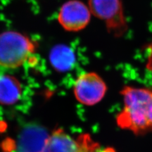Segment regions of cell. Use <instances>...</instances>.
<instances>
[{
	"label": "cell",
	"mask_w": 152,
	"mask_h": 152,
	"mask_svg": "<svg viewBox=\"0 0 152 152\" xmlns=\"http://www.w3.org/2000/svg\"><path fill=\"white\" fill-rule=\"evenodd\" d=\"M22 86L19 80L13 75L0 74V104L13 105L20 100Z\"/></svg>",
	"instance_id": "obj_8"
},
{
	"label": "cell",
	"mask_w": 152,
	"mask_h": 152,
	"mask_svg": "<svg viewBox=\"0 0 152 152\" xmlns=\"http://www.w3.org/2000/svg\"><path fill=\"white\" fill-rule=\"evenodd\" d=\"M49 134L36 124L26 126L20 132L17 142V152H41Z\"/></svg>",
	"instance_id": "obj_7"
},
{
	"label": "cell",
	"mask_w": 152,
	"mask_h": 152,
	"mask_svg": "<svg viewBox=\"0 0 152 152\" xmlns=\"http://www.w3.org/2000/svg\"><path fill=\"white\" fill-rule=\"evenodd\" d=\"M74 94L77 100L86 106H93L100 102L105 96L107 85L95 72L80 74L74 84Z\"/></svg>",
	"instance_id": "obj_5"
},
{
	"label": "cell",
	"mask_w": 152,
	"mask_h": 152,
	"mask_svg": "<svg viewBox=\"0 0 152 152\" xmlns=\"http://www.w3.org/2000/svg\"><path fill=\"white\" fill-rule=\"evenodd\" d=\"M41 152L115 151L112 148H103L88 133L72 136L58 128L49 134Z\"/></svg>",
	"instance_id": "obj_3"
},
{
	"label": "cell",
	"mask_w": 152,
	"mask_h": 152,
	"mask_svg": "<svg viewBox=\"0 0 152 152\" xmlns=\"http://www.w3.org/2000/svg\"><path fill=\"white\" fill-rule=\"evenodd\" d=\"M51 64L59 71H65L74 62V55L69 48L63 45L54 47L50 55Z\"/></svg>",
	"instance_id": "obj_9"
},
{
	"label": "cell",
	"mask_w": 152,
	"mask_h": 152,
	"mask_svg": "<svg viewBox=\"0 0 152 152\" xmlns=\"http://www.w3.org/2000/svg\"><path fill=\"white\" fill-rule=\"evenodd\" d=\"M91 15L88 4L79 0H69L60 8L58 21L65 31L78 32L87 27Z\"/></svg>",
	"instance_id": "obj_6"
},
{
	"label": "cell",
	"mask_w": 152,
	"mask_h": 152,
	"mask_svg": "<svg viewBox=\"0 0 152 152\" xmlns=\"http://www.w3.org/2000/svg\"><path fill=\"white\" fill-rule=\"evenodd\" d=\"M88 5L93 15L105 24L107 30L120 36L127 27L121 0H88Z\"/></svg>",
	"instance_id": "obj_4"
},
{
	"label": "cell",
	"mask_w": 152,
	"mask_h": 152,
	"mask_svg": "<svg viewBox=\"0 0 152 152\" xmlns=\"http://www.w3.org/2000/svg\"><path fill=\"white\" fill-rule=\"evenodd\" d=\"M36 52V45L20 32L6 31L0 34V66L14 69L24 65Z\"/></svg>",
	"instance_id": "obj_2"
},
{
	"label": "cell",
	"mask_w": 152,
	"mask_h": 152,
	"mask_svg": "<svg viewBox=\"0 0 152 152\" xmlns=\"http://www.w3.org/2000/svg\"><path fill=\"white\" fill-rule=\"evenodd\" d=\"M121 94L124 107L117 115V126L136 135L152 131V90L126 86Z\"/></svg>",
	"instance_id": "obj_1"
},
{
	"label": "cell",
	"mask_w": 152,
	"mask_h": 152,
	"mask_svg": "<svg viewBox=\"0 0 152 152\" xmlns=\"http://www.w3.org/2000/svg\"><path fill=\"white\" fill-rule=\"evenodd\" d=\"M146 68L148 70L152 71V41L148 47V54L147 58Z\"/></svg>",
	"instance_id": "obj_10"
}]
</instances>
